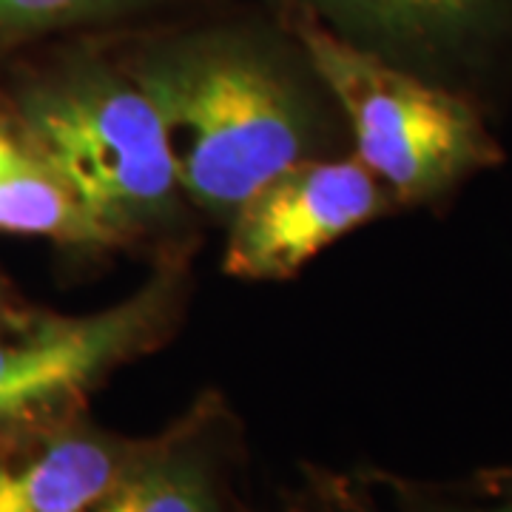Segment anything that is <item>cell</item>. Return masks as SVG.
I'll use <instances>...</instances> for the list:
<instances>
[{
    "label": "cell",
    "mask_w": 512,
    "mask_h": 512,
    "mask_svg": "<svg viewBox=\"0 0 512 512\" xmlns=\"http://www.w3.org/2000/svg\"><path fill=\"white\" fill-rule=\"evenodd\" d=\"M123 66L160 117L185 202L217 220H231L268 180L311 154V117L296 86L254 37H171Z\"/></svg>",
    "instance_id": "6da1fadb"
},
{
    "label": "cell",
    "mask_w": 512,
    "mask_h": 512,
    "mask_svg": "<svg viewBox=\"0 0 512 512\" xmlns=\"http://www.w3.org/2000/svg\"><path fill=\"white\" fill-rule=\"evenodd\" d=\"M18 123L114 248L168 234L185 197L146 92L103 55H77L35 80Z\"/></svg>",
    "instance_id": "7a4b0ae2"
},
{
    "label": "cell",
    "mask_w": 512,
    "mask_h": 512,
    "mask_svg": "<svg viewBox=\"0 0 512 512\" xmlns=\"http://www.w3.org/2000/svg\"><path fill=\"white\" fill-rule=\"evenodd\" d=\"M288 29L353 128L356 157L402 202L447 191L501 151L478 111L456 94L396 69L333 32L308 9H288Z\"/></svg>",
    "instance_id": "3957f363"
},
{
    "label": "cell",
    "mask_w": 512,
    "mask_h": 512,
    "mask_svg": "<svg viewBox=\"0 0 512 512\" xmlns=\"http://www.w3.org/2000/svg\"><path fill=\"white\" fill-rule=\"evenodd\" d=\"M188 293V254L171 251L143 288L106 311L60 316L18 308L0 322V436L86 413L117 367L160 348Z\"/></svg>",
    "instance_id": "277c9868"
},
{
    "label": "cell",
    "mask_w": 512,
    "mask_h": 512,
    "mask_svg": "<svg viewBox=\"0 0 512 512\" xmlns=\"http://www.w3.org/2000/svg\"><path fill=\"white\" fill-rule=\"evenodd\" d=\"M390 202L359 157L299 160L262 185L231 217L225 271L239 279H288Z\"/></svg>",
    "instance_id": "5b68a950"
},
{
    "label": "cell",
    "mask_w": 512,
    "mask_h": 512,
    "mask_svg": "<svg viewBox=\"0 0 512 512\" xmlns=\"http://www.w3.org/2000/svg\"><path fill=\"white\" fill-rule=\"evenodd\" d=\"M146 441L109 433L86 413L0 436V512H89Z\"/></svg>",
    "instance_id": "8992f818"
},
{
    "label": "cell",
    "mask_w": 512,
    "mask_h": 512,
    "mask_svg": "<svg viewBox=\"0 0 512 512\" xmlns=\"http://www.w3.org/2000/svg\"><path fill=\"white\" fill-rule=\"evenodd\" d=\"M217 427V410L205 407L148 439L131 470L89 512H222Z\"/></svg>",
    "instance_id": "52a82bcc"
},
{
    "label": "cell",
    "mask_w": 512,
    "mask_h": 512,
    "mask_svg": "<svg viewBox=\"0 0 512 512\" xmlns=\"http://www.w3.org/2000/svg\"><path fill=\"white\" fill-rule=\"evenodd\" d=\"M0 234L114 248L18 120L0 117Z\"/></svg>",
    "instance_id": "ba28073f"
},
{
    "label": "cell",
    "mask_w": 512,
    "mask_h": 512,
    "mask_svg": "<svg viewBox=\"0 0 512 512\" xmlns=\"http://www.w3.org/2000/svg\"><path fill=\"white\" fill-rule=\"evenodd\" d=\"M504 0H291L333 32L396 46H436L487 23Z\"/></svg>",
    "instance_id": "9c48e42d"
},
{
    "label": "cell",
    "mask_w": 512,
    "mask_h": 512,
    "mask_svg": "<svg viewBox=\"0 0 512 512\" xmlns=\"http://www.w3.org/2000/svg\"><path fill=\"white\" fill-rule=\"evenodd\" d=\"M165 0H0V49L60 29L143 12Z\"/></svg>",
    "instance_id": "30bf717a"
},
{
    "label": "cell",
    "mask_w": 512,
    "mask_h": 512,
    "mask_svg": "<svg viewBox=\"0 0 512 512\" xmlns=\"http://www.w3.org/2000/svg\"><path fill=\"white\" fill-rule=\"evenodd\" d=\"M305 512H376L365 504L348 484L339 481H316L305 501Z\"/></svg>",
    "instance_id": "8fae6325"
},
{
    "label": "cell",
    "mask_w": 512,
    "mask_h": 512,
    "mask_svg": "<svg viewBox=\"0 0 512 512\" xmlns=\"http://www.w3.org/2000/svg\"><path fill=\"white\" fill-rule=\"evenodd\" d=\"M487 490L501 498V501H512V470H504V473H495V476L487 478Z\"/></svg>",
    "instance_id": "7c38bea8"
},
{
    "label": "cell",
    "mask_w": 512,
    "mask_h": 512,
    "mask_svg": "<svg viewBox=\"0 0 512 512\" xmlns=\"http://www.w3.org/2000/svg\"><path fill=\"white\" fill-rule=\"evenodd\" d=\"M20 305H15V299H12V291H9V282L3 279V274H0V322L9 316V313L18 311Z\"/></svg>",
    "instance_id": "4fadbf2b"
},
{
    "label": "cell",
    "mask_w": 512,
    "mask_h": 512,
    "mask_svg": "<svg viewBox=\"0 0 512 512\" xmlns=\"http://www.w3.org/2000/svg\"><path fill=\"white\" fill-rule=\"evenodd\" d=\"M476 512H512V501H501V504L493 507V510H476Z\"/></svg>",
    "instance_id": "5bb4252c"
}]
</instances>
